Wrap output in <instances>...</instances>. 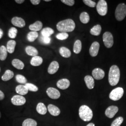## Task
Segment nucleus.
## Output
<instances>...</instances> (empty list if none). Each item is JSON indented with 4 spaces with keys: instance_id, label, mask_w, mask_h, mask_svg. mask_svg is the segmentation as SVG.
<instances>
[{
    "instance_id": "obj_16",
    "label": "nucleus",
    "mask_w": 126,
    "mask_h": 126,
    "mask_svg": "<svg viewBox=\"0 0 126 126\" xmlns=\"http://www.w3.org/2000/svg\"><path fill=\"white\" fill-rule=\"evenodd\" d=\"M59 63L58 62L54 61L50 63L48 69V72L50 74H53L57 72L59 69Z\"/></svg>"
},
{
    "instance_id": "obj_24",
    "label": "nucleus",
    "mask_w": 126,
    "mask_h": 126,
    "mask_svg": "<svg viewBox=\"0 0 126 126\" xmlns=\"http://www.w3.org/2000/svg\"><path fill=\"white\" fill-rule=\"evenodd\" d=\"M59 53L61 56L65 58H68L71 56L70 50L65 47H62L60 48Z\"/></svg>"
},
{
    "instance_id": "obj_29",
    "label": "nucleus",
    "mask_w": 126,
    "mask_h": 126,
    "mask_svg": "<svg viewBox=\"0 0 126 126\" xmlns=\"http://www.w3.org/2000/svg\"><path fill=\"white\" fill-rule=\"evenodd\" d=\"M54 30L50 28H45L42 30L41 34L42 36L45 37H50L51 35L54 34Z\"/></svg>"
},
{
    "instance_id": "obj_1",
    "label": "nucleus",
    "mask_w": 126,
    "mask_h": 126,
    "mask_svg": "<svg viewBox=\"0 0 126 126\" xmlns=\"http://www.w3.org/2000/svg\"><path fill=\"white\" fill-rule=\"evenodd\" d=\"M75 28V23L71 19L61 21L57 23V29L59 32L63 33L72 32Z\"/></svg>"
},
{
    "instance_id": "obj_40",
    "label": "nucleus",
    "mask_w": 126,
    "mask_h": 126,
    "mask_svg": "<svg viewBox=\"0 0 126 126\" xmlns=\"http://www.w3.org/2000/svg\"><path fill=\"white\" fill-rule=\"evenodd\" d=\"M83 1L85 4L91 8H94L96 5L95 2L91 0H84Z\"/></svg>"
},
{
    "instance_id": "obj_35",
    "label": "nucleus",
    "mask_w": 126,
    "mask_h": 126,
    "mask_svg": "<svg viewBox=\"0 0 126 126\" xmlns=\"http://www.w3.org/2000/svg\"><path fill=\"white\" fill-rule=\"evenodd\" d=\"M16 81L18 83L22 84H26L27 83V80L26 78L21 74H18L16 77Z\"/></svg>"
},
{
    "instance_id": "obj_15",
    "label": "nucleus",
    "mask_w": 126,
    "mask_h": 126,
    "mask_svg": "<svg viewBox=\"0 0 126 126\" xmlns=\"http://www.w3.org/2000/svg\"><path fill=\"white\" fill-rule=\"evenodd\" d=\"M48 110L51 115L54 116H57L60 113L59 108L52 104H49L48 106Z\"/></svg>"
},
{
    "instance_id": "obj_10",
    "label": "nucleus",
    "mask_w": 126,
    "mask_h": 126,
    "mask_svg": "<svg viewBox=\"0 0 126 126\" xmlns=\"http://www.w3.org/2000/svg\"><path fill=\"white\" fill-rule=\"evenodd\" d=\"M118 111V108L116 106H110L106 109L105 111V114L109 118H112L115 116Z\"/></svg>"
},
{
    "instance_id": "obj_48",
    "label": "nucleus",
    "mask_w": 126,
    "mask_h": 126,
    "mask_svg": "<svg viewBox=\"0 0 126 126\" xmlns=\"http://www.w3.org/2000/svg\"><path fill=\"white\" fill-rule=\"evenodd\" d=\"M1 113H0V119L1 118Z\"/></svg>"
},
{
    "instance_id": "obj_46",
    "label": "nucleus",
    "mask_w": 126,
    "mask_h": 126,
    "mask_svg": "<svg viewBox=\"0 0 126 126\" xmlns=\"http://www.w3.org/2000/svg\"><path fill=\"white\" fill-rule=\"evenodd\" d=\"M86 126H95V125L93 123H90L89 124H88Z\"/></svg>"
},
{
    "instance_id": "obj_36",
    "label": "nucleus",
    "mask_w": 126,
    "mask_h": 126,
    "mask_svg": "<svg viewBox=\"0 0 126 126\" xmlns=\"http://www.w3.org/2000/svg\"><path fill=\"white\" fill-rule=\"evenodd\" d=\"M25 86L27 87L28 91L29 90L32 92H36L38 90V87L36 86H35V85L32 84V83H26L25 85Z\"/></svg>"
},
{
    "instance_id": "obj_42",
    "label": "nucleus",
    "mask_w": 126,
    "mask_h": 126,
    "mask_svg": "<svg viewBox=\"0 0 126 126\" xmlns=\"http://www.w3.org/2000/svg\"><path fill=\"white\" fill-rule=\"evenodd\" d=\"M31 2L32 4L34 5L39 4L41 2L40 0H31Z\"/></svg>"
},
{
    "instance_id": "obj_31",
    "label": "nucleus",
    "mask_w": 126,
    "mask_h": 126,
    "mask_svg": "<svg viewBox=\"0 0 126 126\" xmlns=\"http://www.w3.org/2000/svg\"><path fill=\"white\" fill-rule=\"evenodd\" d=\"M80 20L81 23L84 24L87 23L89 22L90 20V17L88 15V14L86 13V12H83L81 13L80 15Z\"/></svg>"
},
{
    "instance_id": "obj_47",
    "label": "nucleus",
    "mask_w": 126,
    "mask_h": 126,
    "mask_svg": "<svg viewBox=\"0 0 126 126\" xmlns=\"http://www.w3.org/2000/svg\"><path fill=\"white\" fill-rule=\"evenodd\" d=\"M45 1H47V2H48V1H51V0H45Z\"/></svg>"
},
{
    "instance_id": "obj_27",
    "label": "nucleus",
    "mask_w": 126,
    "mask_h": 126,
    "mask_svg": "<svg viewBox=\"0 0 126 126\" xmlns=\"http://www.w3.org/2000/svg\"><path fill=\"white\" fill-rule=\"evenodd\" d=\"M101 31V27L100 25H95L94 27H93L90 30V33L94 36H98L100 35Z\"/></svg>"
},
{
    "instance_id": "obj_9",
    "label": "nucleus",
    "mask_w": 126,
    "mask_h": 126,
    "mask_svg": "<svg viewBox=\"0 0 126 126\" xmlns=\"http://www.w3.org/2000/svg\"><path fill=\"white\" fill-rule=\"evenodd\" d=\"M25 98L21 95H15L11 99V102L15 106H22L26 103Z\"/></svg>"
},
{
    "instance_id": "obj_14",
    "label": "nucleus",
    "mask_w": 126,
    "mask_h": 126,
    "mask_svg": "<svg viewBox=\"0 0 126 126\" xmlns=\"http://www.w3.org/2000/svg\"><path fill=\"white\" fill-rule=\"evenodd\" d=\"M11 23L14 26L19 28H23L25 26V22L23 18L19 17H14L11 20Z\"/></svg>"
},
{
    "instance_id": "obj_8",
    "label": "nucleus",
    "mask_w": 126,
    "mask_h": 126,
    "mask_svg": "<svg viewBox=\"0 0 126 126\" xmlns=\"http://www.w3.org/2000/svg\"><path fill=\"white\" fill-rule=\"evenodd\" d=\"M46 93L50 98L52 99H58L60 97V93L59 90L53 87H49L46 91Z\"/></svg>"
},
{
    "instance_id": "obj_22",
    "label": "nucleus",
    "mask_w": 126,
    "mask_h": 126,
    "mask_svg": "<svg viewBox=\"0 0 126 126\" xmlns=\"http://www.w3.org/2000/svg\"><path fill=\"white\" fill-rule=\"evenodd\" d=\"M16 45V42L15 40H11L8 42L7 45V50L9 53H13L15 49V47Z\"/></svg>"
},
{
    "instance_id": "obj_26",
    "label": "nucleus",
    "mask_w": 126,
    "mask_h": 126,
    "mask_svg": "<svg viewBox=\"0 0 126 126\" xmlns=\"http://www.w3.org/2000/svg\"><path fill=\"white\" fill-rule=\"evenodd\" d=\"M14 74V72L9 70H7L5 72L4 74L1 77V79L4 81H7L13 78Z\"/></svg>"
},
{
    "instance_id": "obj_25",
    "label": "nucleus",
    "mask_w": 126,
    "mask_h": 126,
    "mask_svg": "<svg viewBox=\"0 0 126 126\" xmlns=\"http://www.w3.org/2000/svg\"><path fill=\"white\" fill-rule=\"evenodd\" d=\"M14 67L18 70H22L24 67V64L22 61L18 59H14L12 62Z\"/></svg>"
},
{
    "instance_id": "obj_44",
    "label": "nucleus",
    "mask_w": 126,
    "mask_h": 126,
    "mask_svg": "<svg viewBox=\"0 0 126 126\" xmlns=\"http://www.w3.org/2000/svg\"><path fill=\"white\" fill-rule=\"evenodd\" d=\"M15 1L18 4H22L24 1V0H16Z\"/></svg>"
},
{
    "instance_id": "obj_32",
    "label": "nucleus",
    "mask_w": 126,
    "mask_h": 126,
    "mask_svg": "<svg viewBox=\"0 0 126 126\" xmlns=\"http://www.w3.org/2000/svg\"><path fill=\"white\" fill-rule=\"evenodd\" d=\"M38 36V34L36 32H30L27 35V39L29 42H32L36 39Z\"/></svg>"
},
{
    "instance_id": "obj_6",
    "label": "nucleus",
    "mask_w": 126,
    "mask_h": 126,
    "mask_svg": "<svg viewBox=\"0 0 126 126\" xmlns=\"http://www.w3.org/2000/svg\"><path fill=\"white\" fill-rule=\"evenodd\" d=\"M98 13L101 16H105L108 12V5L106 0H100L96 6Z\"/></svg>"
},
{
    "instance_id": "obj_11",
    "label": "nucleus",
    "mask_w": 126,
    "mask_h": 126,
    "mask_svg": "<svg viewBox=\"0 0 126 126\" xmlns=\"http://www.w3.org/2000/svg\"><path fill=\"white\" fill-rule=\"evenodd\" d=\"M99 43L97 42H94L90 47L89 53L92 57H96L99 52Z\"/></svg>"
},
{
    "instance_id": "obj_4",
    "label": "nucleus",
    "mask_w": 126,
    "mask_h": 126,
    "mask_svg": "<svg viewBox=\"0 0 126 126\" xmlns=\"http://www.w3.org/2000/svg\"><path fill=\"white\" fill-rule=\"evenodd\" d=\"M115 16L118 21H122L126 16V5L124 3H121L118 5L116 9Z\"/></svg>"
},
{
    "instance_id": "obj_33",
    "label": "nucleus",
    "mask_w": 126,
    "mask_h": 126,
    "mask_svg": "<svg viewBox=\"0 0 126 126\" xmlns=\"http://www.w3.org/2000/svg\"><path fill=\"white\" fill-rule=\"evenodd\" d=\"M22 126H37V122L32 119H27L23 122Z\"/></svg>"
},
{
    "instance_id": "obj_2",
    "label": "nucleus",
    "mask_w": 126,
    "mask_h": 126,
    "mask_svg": "<svg viewBox=\"0 0 126 126\" xmlns=\"http://www.w3.org/2000/svg\"><path fill=\"white\" fill-rule=\"evenodd\" d=\"M120 78V71L117 65H113L109 70L108 74V80L110 85L115 86L118 83Z\"/></svg>"
},
{
    "instance_id": "obj_38",
    "label": "nucleus",
    "mask_w": 126,
    "mask_h": 126,
    "mask_svg": "<svg viewBox=\"0 0 126 126\" xmlns=\"http://www.w3.org/2000/svg\"><path fill=\"white\" fill-rule=\"evenodd\" d=\"M68 36H69V35L67 33L61 32V33H60L58 34H57L56 36V37L59 40H63L66 39L68 37Z\"/></svg>"
},
{
    "instance_id": "obj_39",
    "label": "nucleus",
    "mask_w": 126,
    "mask_h": 126,
    "mask_svg": "<svg viewBox=\"0 0 126 126\" xmlns=\"http://www.w3.org/2000/svg\"><path fill=\"white\" fill-rule=\"evenodd\" d=\"M40 41L44 44L48 45L51 42V38L50 37H45L42 36L40 38Z\"/></svg>"
},
{
    "instance_id": "obj_49",
    "label": "nucleus",
    "mask_w": 126,
    "mask_h": 126,
    "mask_svg": "<svg viewBox=\"0 0 126 126\" xmlns=\"http://www.w3.org/2000/svg\"></svg>"
},
{
    "instance_id": "obj_20",
    "label": "nucleus",
    "mask_w": 126,
    "mask_h": 126,
    "mask_svg": "<svg viewBox=\"0 0 126 126\" xmlns=\"http://www.w3.org/2000/svg\"><path fill=\"white\" fill-rule=\"evenodd\" d=\"M16 92L20 95H25L28 93V90L25 85H18L16 88Z\"/></svg>"
},
{
    "instance_id": "obj_43",
    "label": "nucleus",
    "mask_w": 126,
    "mask_h": 126,
    "mask_svg": "<svg viewBox=\"0 0 126 126\" xmlns=\"http://www.w3.org/2000/svg\"><path fill=\"white\" fill-rule=\"evenodd\" d=\"M5 95L4 93L0 90V100H3L4 99Z\"/></svg>"
},
{
    "instance_id": "obj_41",
    "label": "nucleus",
    "mask_w": 126,
    "mask_h": 126,
    "mask_svg": "<svg viewBox=\"0 0 126 126\" xmlns=\"http://www.w3.org/2000/svg\"><path fill=\"white\" fill-rule=\"evenodd\" d=\"M61 1L64 4L69 6H72L75 3V1L74 0H62Z\"/></svg>"
},
{
    "instance_id": "obj_45",
    "label": "nucleus",
    "mask_w": 126,
    "mask_h": 126,
    "mask_svg": "<svg viewBox=\"0 0 126 126\" xmlns=\"http://www.w3.org/2000/svg\"><path fill=\"white\" fill-rule=\"evenodd\" d=\"M3 31L1 29H0V39L2 38V37L3 36Z\"/></svg>"
},
{
    "instance_id": "obj_12",
    "label": "nucleus",
    "mask_w": 126,
    "mask_h": 126,
    "mask_svg": "<svg viewBox=\"0 0 126 126\" xmlns=\"http://www.w3.org/2000/svg\"><path fill=\"white\" fill-rule=\"evenodd\" d=\"M93 76L96 80H100L105 76V72L100 68H95L92 72Z\"/></svg>"
},
{
    "instance_id": "obj_28",
    "label": "nucleus",
    "mask_w": 126,
    "mask_h": 126,
    "mask_svg": "<svg viewBox=\"0 0 126 126\" xmlns=\"http://www.w3.org/2000/svg\"><path fill=\"white\" fill-rule=\"evenodd\" d=\"M8 56V51L6 47L2 45L0 47V60L1 61L5 60Z\"/></svg>"
},
{
    "instance_id": "obj_13",
    "label": "nucleus",
    "mask_w": 126,
    "mask_h": 126,
    "mask_svg": "<svg viewBox=\"0 0 126 126\" xmlns=\"http://www.w3.org/2000/svg\"><path fill=\"white\" fill-rule=\"evenodd\" d=\"M70 85V81L66 79H63L58 81L57 83V87L62 90L67 89Z\"/></svg>"
},
{
    "instance_id": "obj_18",
    "label": "nucleus",
    "mask_w": 126,
    "mask_h": 126,
    "mask_svg": "<svg viewBox=\"0 0 126 126\" xmlns=\"http://www.w3.org/2000/svg\"><path fill=\"white\" fill-rule=\"evenodd\" d=\"M43 27V23L39 21H37L35 23L30 25L29 29L32 32L39 31Z\"/></svg>"
},
{
    "instance_id": "obj_34",
    "label": "nucleus",
    "mask_w": 126,
    "mask_h": 126,
    "mask_svg": "<svg viewBox=\"0 0 126 126\" xmlns=\"http://www.w3.org/2000/svg\"><path fill=\"white\" fill-rule=\"evenodd\" d=\"M17 30L14 27H12L9 29V36L10 38L14 39L16 37L17 34Z\"/></svg>"
},
{
    "instance_id": "obj_3",
    "label": "nucleus",
    "mask_w": 126,
    "mask_h": 126,
    "mask_svg": "<svg viewBox=\"0 0 126 126\" xmlns=\"http://www.w3.org/2000/svg\"><path fill=\"white\" fill-rule=\"evenodd\" d=\"M79 116L83 121L89 122L93 118V113L89 107L83 105L79 109Z\"/></svg>"
},
{
    "instance_id": "obj_7",
    "label": "nucleus",
    "mask_w": 126,
    "mask_h": 126,
    "mask_svg": "<svg viewBox=\"0 0 126 126\" xmlns=\"http://www.w3.org/2000/svg\"><path fill=\"white\" fill-rule=\"evenodd\" d=\"M103 41L105 46L110 48L113 45V38L112 34L109 32H106L103 35Z\"/></svg>"
},
{
    "instance_id": "obj_5",
    "label": "nucleus",
    "mask_w": 126,
    "mask_h": 126,
    "mask_svg": "<svg viewBox=\"0 0 126 126\" xmlns=\"http://www.w3.org/2000/svg\"><path fill=\"white\" fill-rule=\"evenodd\" d=\"M124 94V90L122 87H117L111 91L109 94L110 99L114 101L121 99Z\"/></svg>"
},
{
    "instance_id": "obj_17",
    "label": "nucleus",
    "mask_w": 126,
    "mask_h": 126,
    "mask_svg": "<svg viewBox=\"0 0 126 126\" xmlns=\"http://www.w3.org/2000/svg\"><path fill=\"white\" fill-rule=\"evenodd\" d=\"M84 80L85 81L86 85L88 89H92L94 88V79L92 77L89 75H87L85 77Z\"/></svg>"
},
{
    "instance_id": "obj_30",
    "label": "nucleus",
    "mask_w": 126,
    "mask_h": 126,
    "mask_svg": "<svg viewBox=\"0 0 126 126\" xmlns=\"http://www.w3.org/2000/svg\"><path fill=\"white\" fill-rule=\"evenodd\" d=\"M82 49V43L79 40L75 41L73 46V51L76 54H79L81 51Z\"/></svg>"
},
{
    "instance_id": "obj_37",
    "label": "nucleus",
    "mask_w": 126,
    "mask_h": 126,
    "mask_svg": "<svg viewBox=\"0 0 126 126\" xmlns=\"http://www.w3.org/2000/svg\"><path fill=\"white\" fill-rule=\"evenodd\" d=\"M123 122V118L122 117L117 118L112 122L111 126H120Z\"/></svg>"
},
{
    "instance_id": "obj_21",
    "label": "nucleus",
    "mask_w": 126,
    "mask_h": 126,
    "mask_svg": "<svg viewBox=\"0 0 126 126\" xmlns=\"http://www.w3.org/2000/svg\"><path fill=\"white\" fill-rule=\"evenodd\" d=\"M36 111L41 115H45L47 112V108L43 103H39L36 106Z\"/></svg>"
},
{
    "instance_id": "obj_23",
    "label": "nucleus",
    "mask_w": 126,
    "mask_h": 126,
    "mask_svg": "<svg viewBox=\"0 0 126 126\" xmlns=\"http://www.w3.org/2000/svg\"><path fill=\"white\" fill-rule=\"evenodd\" d=\"M43 62V59L39 56H36L34 57H33L32 58L31 61V64L32 66H38L40 65Z\"/></svg>"
},
{
    "instance_id": "obj_19",
    "label": "nucleus",
    "mask_w": 126,
    "mask_h": 126,
    "mask_svg": "<svg viewBox=\"0 0 126 126\" xmlns=\"http://www.w3.org/2000/svg\"><path fill=\"white\" fill-rule=\"evenodd\" d=\"M26 52L28 55L33 57L37 56L38 54V50L35 47L32 46H28L25 48Z\"/></svg>"
}]
</instances>
